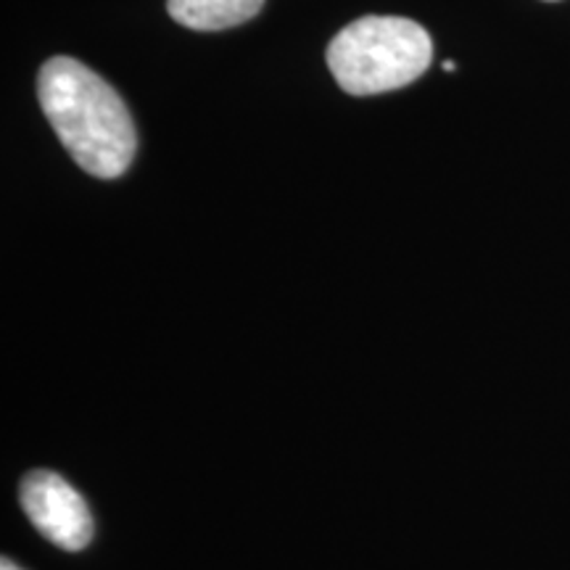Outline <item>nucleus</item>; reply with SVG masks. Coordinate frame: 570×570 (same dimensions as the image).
I'll return each instance as SVG.
<instances>
[{
    "label": "nucleus",
    "mask_w": 570,
    "mask_h": 570,
    "mask_svg": "<svg viewBox=\"0 0 570 570\" xmlns=\"http://www.w3.org/2000/svg\"><path fill=\"white\" fill-rule=\"evenodd\" d=\"M42 114L71 159L88 175L114 180L138 151V132L119 92L104 77L69 56L42 63L38 75Z\"/></svg>",
    "instance_id": "nucleus-1"
},
{
    "label": "nucleus",
    "mask_w": 570,
    "mask_h": 570,
    "mask_svg": "<svg viewBox=\"0 0 570 570\" xmlns=\"http://www.w3.org/2000/svg\"><path fill=\"white\" fill-rule=\"evenodd\" d=\"M431 61V35L404 17H362L327 46V67L352 96L404 88L423 77Z\"/></svg>",
    "instance_id": "nucleus-2"
},
{
    "label": "nucleus",
    "mask_w": 570,
    "mask_h": 570,
    "mask_svg": "<svg viewBox=\"0 0 570 570\" xmlns=\"http://www.w3.org/2000/svg\"><path fill=\"white\" fill-rule=\"evenodd\" d=\"M19 502L30 523L67 552L85 550L92 539V515L80 491L51 470H35L21 481Z\"/></svg>",
    "instance_id": "nucleus-3"
},
{
    "label": "nucleus",
    "mask_w": 570,
    "mask_h": 570,
    "mask_svg": "<svg viewBox=\"0 0 570 570\" xmlns=\"http://www.w3.org/2000/svg\"><path fill=\"white\" fill-rule=\"evenodd\" d=\"M265 0H167V11L177 24L198 32L230 30L262 11Z\"/></svg>",
    "instance_id": "nucleus-4"
},
{
    "label": "nucleus",
    "mask_w": 570,
    "mask_h": 570,
    "mask_svg": "<svg viewBox=\"0 0 570 570\" xmlns=\"http://www.w3.org/2000/svg\"><path fill=\"white\" fill-rule=\"evenodd\" d=\"M0 570H21V568L13 566L11 560H3V562H0Z\"/></svg>",
    "instance_id": "nucleus-5"
},
{
    "label": "nucleus",
    "mask_w": 570,
    "mask_h": 570,
    "mask_svg": "<svg viewBox=\"0 0 570 570\" xmlns=\"http://www.w3.org/2000/svg\"><path fill=\"white\" fill-rule=\"evenodd\" d=\"M441 69H444V71H454V69H458V63H452V61H444V63H441Z\"/></svg>",
    "instance_id": "nucleus-6"
}]
</instances>
